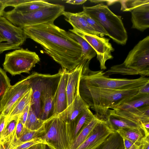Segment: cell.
I'll list each match as a JSON object with an SVG mask.
<instances>
[{"label":"cell","mask_w":149,"mask_h":149,"mask_svg":"<svg viewBox=\"0 0 149 149\" xmlns=\"http://www.w3.org/2000/svg\"><path fill=\"white\" fill-rule=\"evenodd\" d=\"M53 22L23 29L27 37L39 44L45 52L59 64L62 68L70 71L82 62L79 43L68 31L55 25Z\"/></svg>","instance_id":"obj_1"},{"label":"cell","mask_w":149,"mask_h":149,"mask_svg":"<svg viewBox=\"0 0 149 149\" xmlns=\"http://www.w3.org/2000/svg\"><path fill=\"white\" fill-rule=\"evenodd\" d=\"M139 88L115 90L95 87L79 83V92L82 99L95 111V117L100 121H107L109 109L129 101L137 93Z\"/></svg>","instance_id":"obj_2"},{"label":"cell","mask_w":149,"mask_h":149,"mask_svg":"<svg viewBox=\"0 0 149 149\" xmlns=\"http://www.w3.org/2000/svg\"><path fill=\"white\" fill-rule=\"evenodd\" d=\"M113 74L149 76V36L139 41L129 53L124 62L111 66L104 72Z\"/></svg>","instance_id":"obj_3"},{"label":"cell","mask_w":149,"mask_h":149,"mask_svg":"<svg viewBox=\"0 0 149 149\" xmlns=\"http://www.w3.org/2000/svg\"><path fill=\"white\" fill-rule=\"evenodd\" d=\"M83 11L98 22L114 42L122 45L126 44L128 36L121 16L114 13L102 3L84 6Z\"/></svg>","instance_id":"obj_4"},{"label":"cell","mask_w":149,"mask_h":149,"mask_svg":"<svg viewBox=\"0 0 149 149\" xmlns=\"http://www.w3.org/2000/svg\"><path fill=\"white\" fill-rule=\"evenodd\" d=\"M90 61L88 60L83 66L79 83L97 88L125 90L139 88L149 82V79L144 76L134 79L110 78L104 75L103 70H91Z\"/></svg>","instance_id":"obj_5"},{"label":"cell","mask_w":149,"mask_h":149,"mask_svg":"<svg viewBox=\"0 0 149 149\" xmlns=\"http://www.w3.org/2000/svg\"><path fill=\"white\" fill-rule=\"evenodd\" d=\"M65 7L59 4L49 5L33 11L20 13L11 10L4 12L3 16L15 26L22 28L53 22L62 15Z\"/></svg>","instance_id":"obj_6"},{"label":"cell","mask_w":149,"mask_h":149,"mask_svg":"<svg viewBox=\"0 0 149 149\" xmlns=\"http://www.w3.org/2000/svg\"><path fill=\"white\" fill-rule=\"evenodd\" d=\"M45 133L41 137L50 149H71L69 125L58 115L45 121Z\"/></svg>","instance_id":"obj_7"},{"label":"cell","mask_w":149,"mask_h":149,"mask_svg":"<svg viewBox=\"0 0 149 149\" xmlns=\"http://www.w3.org/2000/svg\"><path fill=\"white\" fill-rule=\"evenodd\" d=\"M40 61L35 52L22 48L6 54L3 66L5 70L13 75L29 73Z\"/></svg>","instance_id":"obj_8"},{"label":"cell","mask_w":149,"mask_h":149,"mask_svg":"<svg viewBox=\"0 0 149 149\" xmlns=\"http://www.w3.org/2000/svg\"><path fill=\"white\" fill-rule=\"evenodd\" d=\"M27 37L23 28L15 26L3 16H0V54L19 48Z\"/></svg>","instance_id":"obj_9"},{"label":"cell","mask_w":149,"mask_h":149,"mask_svg":"<svg viewBox=\"0 0 149 149\" xmlns=\"http://www.w3.org/2000/svg\"><path fill=\"white\" fill-rule=\"evenodd\" d=\"M69 31L81 37L88 43L96 52L101 70L106 69V62L108 60L113 58L111 52L114 50L109 42V39L87 33L74 28L69 29Z\"/></svg>","instance_id":"obj_10"},{"label":"cell","mask_w":149,"mask_h":149,"mask_svg":"<svg viewBox=\"0 0 149 149\" xmlns=\"http://www.w3.org/2000/svg\"><path fill=\"white\" fill-rule=\"evenodd\" d=\"M61 73L46 74L41 96V110L39 118L45 121L53 116L54 98Z\"/></svg>","instance_id":"obj_11"},{"label":"cell","mask_w":149,"mask_h":149,"mask_svg":"<svg viewBox=\"0 0 149 149\" xmlns=\"http://www.w3.org/2000/svg\"><path fill=\"white\" fill-rule=\"evenodd\" d=\"M31 88L26 77L13 85H10L2 100L1 113L6 118L15 103Z\"/></svg>","instance_id":"obj_12"},{"label":"cell","mask_w":149,"mask_h":149,"mask_svg":"<svg viewBox=\"0 0 149 149\" xmlns=\"http://www.w3.org/2000/svg\"><path fill=\"white\" fill-rule=\"evenodd\" d=\"M115 131L107 121H100L87 139L76 149H96Z\"/></svg>","instance_id":"obj_13"},{"label":"cell","mask_w":149,"mask_h":149,"mask_svg":"<svg viewBox=\"0 0 149 149\" xmlns=\"http://www.w3.org/2000/svg\"><path fill=\"white\" fill-rule=\"evenodd\" d=\"M45 76L46 74L34 72L26 77L33 91L30 105L33 111L38 118L41 112V96Z\"/></svg>","instance_id":"obj_14"},{"label":"cell","mask_w":149,"mask_h":149,"mask_svg":"<svg viewBox=\"0 0 149 149\" xmlns=\"http://www.w3.org/2000/svg\"><path fill=\"white\" fill-rule=\"evenodd\" d=\"M61 70V77L54 96L53 116L60 113L68 107L66 88L69 71L62 68Z\"/></svg>","instance_id":"obj_15"},{"label":"cell","mask_w":149,"mask_h":149,"mask_svg":"<svg viewBox=\"0 0 149 149\" xmlns=\"http://www.w3.org/2000/svg\"><path fill=\"white\" fill-rule=\"evenodd\" d=\"M89 108L78 93L65 109L58 115L67 122L70 128L78 116L83 112Z\"/></svg>","instance_id":"obj_16"},{"label":"cell","mask_w":149,"mask_h":149,"mask_svg":"<svg viewBox=\"0 0 149 149\" xmlns=\"http://www.w3.org/2000/svg\"><path fill=\"white\" fill-rule=\"evenodd\" d=\"M87 61L82 62L73 70L68 72L66 88L68 106L72 103L79 93L80 77L83 66Z\"/></svg>","instance_id":"obj_17"},{"label":"cell","mask_w":149,"mask_h":149,"mask_svg":"<svg viewBox=\"0 0 149 149\" xmlns=\"http://www.w3.org/2000/svg\"><path fill=\"white\" fill-rule=\"evenodd\" d=\"M113 109L117 114L131 120L144 128L143 124L149 123V105L126 110Z\"/></svg>","instance_id":"obj_18"},{"label":"cell","mask_w":149,"mask_h":149,"mask_svg":"<svg viewBox=\"0 0 149 149\" xmlns=\"http://www.w3.org/2000/svg\"><path fill=\"white\" fill-rule=\"evenodd\" d=\"M131 13L132 28L143 31L149 28V3L135 8Z\"/></svg>","instance_id":"obj_19"},{"label":"cell","mask_w":149,"mask_h":149,"mask_svg":"<svg viewBox=\"0 0 149 149\" xmlns=\"http://www.w3.org/2000/svg\"><path fill=\"white\" fill-rule=\"evenodd\" d=\"M65 19L73 27L85 33L96 35L100 37L103 36L96 32L87 23L85 19L78 13H72L64 11L62 13Z\"/></svg>","instance_id":"obj_20"},{"label":"cell","mask_w":149,"mask_h":149,"mask_svg":"<svg viewBox=\"0 0 149 149\" xmlns=\"http://www.w3.org/2000/svg\"><path fill=\"white\" fill-rule=\"evenodd\" d=\"M107 121L113 129L116 131L119 129L143 130L149 134L145 129L140 125L116 114L112 109H109Z\"/></svg>","instance_id":"obj_21"},{"label":"cell","mask_w":149,"mask_h":149,"mask_svg":"<svg viewBox=\"0 0 149 149\" xmlns=\"http://www.w3.org/2000/svg\"><path fill=\"white\" fill-rule=\"evenodd\" d=\"M94 117V115L89 109L85 110L78 116L73 124L70 127L72 144L83 126L90 122Z\"/></svg>","instance_id":"obj_22"},{"label":"cell","mask_w":149,"mask_h":149,"mask_svg":"<svg viewBox=\"0 0 149 149\" xmlns=\"http://www.w3.org/2000/svg\"><path fill=\"white\" fill-rule=\"evenodd\" d=\"M100 121L94 116L90 122L84 125L73 141L71 149H76L82 144L89 136Z\"/></svg>","instance_id":"obj_23"},{"label":"cell","mask_w":149,"mask_h":149,"mask_svg":"<svg viewBox=\"0 0 149 149\" xmlns=\"http://www.w3.org/2000/svg\"><path fill=\"white\" fill-rule=\"evenodd\" d=\"M121 136L124 137L134 143L141 144L144 138L149 135L143 130L120 129L116 131Z\"/></svg>","instance_id":"obj_24"},{"label":"cell","mask_w":149,"mask_h":149,"mask_svg":"<svg viewBox=\"0 0 149 149\" xmlns=\"http://www.w3.org/2000/svg\"><path fill=\"white\" fill-rule=\"evenodd\" d=\"M51 3L43 0H29L28 2L15 7L12 10L20 13H26L45 7Z\"/></svg>","instance_id":"obj_25"},{"label":"cell","mask_w":149,"mask_h":149,"mask_svg":"<svg viewBox=\"0 0 149 149\" xmlns=\"http://www.w3.org/2000/svg\"><path fill=\"white\" fill-rule=\"evenodd\" d=\"M33 91L31 88L15 103L9 115L6 118V122L8 119L20 115L26 107L30 103Z\"/></svg>","instance_id":"obj_26"},{"label":"cell","mask_w":149,"mask_h":149,"mask_svg":"<svg viewBox=\"0 0 149 149\" xmlns=\"http://www.w3.org/2000/svg\"><path fill=\"white\" fill-rule=\"evenodd\" d=\"M68 32L81 46L82 50L81 58L83 61H91L96 56V52L86 41L81 37L72 32Z\"/></svg>","instance_id":"obj_27"},{"label":"cell","mask_w":149,"mask_h":149,"mask_svg":"<svg viewBox=\"0 0 149 149\" xmlns=\"http://www.w3.org/2000/svg\"><path fill=\"white\" fill-rule=\"evenodd\" d=\"M96 149H124L123 139L115 131Z\"/></svg>","instance_id":"obj_28"},{"label":"cell","mask_w":149,"mask_h":149,"mask_svg":"<svg viewBox=\"0 0 149 149\" xmlns=\"http://www.w3.org/2000/svg\"><path fill=\"white\" fill-rule=\"evenodd\" d=\"M20 115L15 116L6 122L0 143L5 141L10 142L15 136L16 127Z\"/></svg>","instance_id":"obj_29"},{"label":"cell","mask_w":149,"mask_h":149,"mask_svg":"<svg viewBox=\"0 0 149 149\" xmlns=\"http://www.w3.org/2000/svg\"><path fill=\"white\" fill-rule=\"evenodd\" d=\"M149 105V94L136 99H131L111 108L112 109L126 110Z\"/></svg>","instance_id":"obj_30"},{"label":"cell","mask_w":149,"mask_h":149,"mask_svg":"<svg viewBox=\"0 0 149 149\" xmlns=\"http://www.w3.org/2000/svg\"><path fill=\"white\" fill-rule=\"evenodd\" d=\"M45 133L44 125L37 130L31 131L25 127L22 134L12 146L15 147L36 138L41 137L44 135Z\"/></svg>","instance_id":"obj_31"},{"label":"cell","mask_w":149,"mask_h":149,"mask_svg":"<svg viewBox=\"0 0 149 149\" xmlns=\"http://www.w3.org/2000/svg\"><path fill=\"white\" fill-rule=\"evenodd\" d=\"M44 122L37 116L30 105L25 127L30 130H37L44 125Z\"/></svg>","instance_id":"obj_32"},{"label":"cell","mask_w":149,"mask_h":149,"mask_svg":"<svg viewBox=\"0 0 149 149\" xmlns=\"http://www.w3.org/2000/svg\"><path fill=\"white\" fill-rule=\"evenodd\" d=\"M10 80L6 72L0 68V114L1 112V103L3 97L10 86Z\"/></svg>","instance_id":"obj_33"},{"label":"cell","mask_w":149,"mask_h":149,"mask_svg":"<svg viewBox=\"0 0 149 149\" xmlns=\"http://www.w3.org/2000/svg\"><path fill=\"white\" fill-rule=\"evenodd\" d=\"M121 4V10L124 12L132 11L135 8L149 3V0H118Z\"/></svg>","instance_id":"obj_34"},{"label":"cell","mask_w":149,"mask_h":149,"mask_svg":"<svg viewBox=\"0 0 149 149\" xmlns=\"http://www.w3.org/2000/svg\"><path fill=\"white\" fill-rule=\"evenodd\" d=\"M79 13L96 32L103 36H108L107 33L103 28L96 20L90 17L83 11L79 12Z\"/></svg>","instance_id":"obj_35"},{"label":"cell","mask_w":149,"mask_h":149,"mask_svg":"<svg viewBox=\"0 0 149 149\" xmlns=\"http://www.w3.org/2000/svg\"><path fill=\"white\" fill-rule=\"evenodd\" d=\"M39 143L46 144L45 142L41 137L25 142L15 147L13 146V149H27L34 145Z\"/></svg>","instance_id":"obj_36"},{"label":"cell","mask_w":149,"mask_h":149,"mask_svg":"<svg viewBox=\"0 0 149 149\" xmlns=\"http://www.w3.org/2000/svg\"><path fill=\"white\" fill-rule=\"evenodd\" d=\"M4 4L6 7L11 6L15 8L24 3L29 0H0Z\"/></svg>","instance_id":"obj_37"},{"label":"cell","mask_w":149,"mask_h":149,"mask_svg":"<svg viewBox=\"0 0 149 149\" xmlns=\"http://www.w3.org/2000/svg\"><path fill=\"white\" fill-rule=\"evenodd\" d=\"M25 128L24 125L19 119L16 125L15 131V136L17 140L20 138Z\"/></svg>","instance_id":"obj_38"},{"label":"cell","mask_w":149,"mask_h":149,"mask_svg":"<svg viewBox=\"0 0 149 149\" xmlns=\"http://www.w3.org/2000/svg\"><path fill=\"white\" fill-rule=\"evenodd\" d=\"M30 106V103L26 107L22 113L20 114L19 118V119L24 127L28 118Z\"/></svg>","instance_id":"obj_39"},{"label":"cell","mask_w":149,"mask_h":149,"mask_svg":"<svg viewBox=\"0 0 149 149\" xmlns=\"http://www.w3.org/2000/svg\"><path fill=\"white\" fill-rule=\"evenodd\" d=\"M137 94L142 96L149 94V82L140 87Z\"/></svg>","instance_id":"obj_40"},{"label":"cell","mask_w":149,"mask_h":149,"mask_svg":"<svg viewBox=\"0 0 149 149\" xmlns=\"http://www.w3.org/2000/svg\"><path fill=\"white\" fill-rule=\"evenodd\" d=\"M6 117L2 114H0V142L5 127Z\"/></svg>","instance_id":"obj_41"},{"label":"cell","mask_w":149,"mask_h":149,"mask_svg":"<svg viewBox=\"0 0 149 149\" xmlns=\"http://www.w3.org/2000/svg\"><path fill=\"white\" fill-rule=\"evenodd\" d=\"M149 135H146L142 141L141 146L140 149H149Z\"/></svg>","instance_id":"obj_42"},{"label":"cell","mask_w":149,"mask_h":149,"mask_svg":"<svg viewBox=\"0 0 149 149\" xmlns=\"http://www.w3.org/2000/svg\"><path fill=\"white\" fill-rule=\"evenodd\" d=\"M124 147V149H129L134 144L132 142L127 139L122 137Z\"/></svg>","instance_id":"obj_43"},{"label":"cell","mask_w":149,"mask_h":149,"mask_svg":"<svg viewBox=\"0 0 149 149\" xmlns=\"http://www.w3.org/2000/svg\"><path fill=\"white\" fill-rule=\"evenodd\" d=\"M87 0H70L66 1L67 3L73 5H80L85 3Z\"/></svg>","instance_id":"obj_44"},{"label":"cell","mask_w":149,"mask_h":149,"mask_svg":"<svg viewBox=\"0 0 149 149\" xmlns=\"http://www.w3.org/2000/svg\"><path fill=\"white\" fill-rule=\"evenodd\" d=\"M46 144L42 143L34 145L27 149H44Z\"/></svg>","instance_id":"obj_45"},{"label":"cell","mask_w":149,"mask_h":149,"mask_svg":"<svg viewBox=\"0 0 149 149\" xmlns=\"http://www.w3.org/2000/svg\"><path fill=\"white\" fill-rule=\"evenodd\" d=\"M2 144L5 149H13V146L9 141L4 142Z\"/></svg>","instance_id":"obj_46"},{"label":"cell","mask_w":149,"mask_h":149,"mask_svg":"<svg viewBox=\"0 0 149 149\" xmlns=\"http://www.w3.org/2000/svg\"><path fill=\"white\" fill-rule=\"evenodd\" d=\"M6 7L4 3L0 0V16L3 15L4 10Z\"/></svg>","instance_id":"obj_47"},{"label":"cell","mask_w":149,"mask_h":149,"mask_svg":"<svg viewBox=\"0 0 149 149\" xmlns=\"http://www.w3.org/2000/svg\"><path fill=\"white\" fill-rule=\"evenodd\" d=\"M141 146V144H138L134 143L132 146L129 149H140Z\"/></svg>","instance_id":"obj_48"},{"label":"cell","mask_w":149,"mask_h":149,"mask_svg":"<svg viewBox=\"0 0 149 149\" xmlns=\"http://www.w3.org/2000/svg\"><path fill=\"white\" fill-rule=\"evenodd\" d=\"M90 1L92 3H101L104 1H106V0H90Z\"/></svg>","instance_id":"obj_49"},{"label":"cell","mask_w":149,"mask_h":149,"mask_svg":"<svg viewBox=\"0 0 149 149\" xmlns=\"http://www.w3.org/2000/svg\"><path fill=\"white\" fill-rule=\"evenodd\" d=\"M118 0H116V1H106V2H107V3L108 5H111L113 3H114L115 2H118Z\"/></svg>","instance_id":"obj_50"},{"label":"cell","mask_w":149,"mask_h":149,"mask_svg":"<svg viewBox=\"0 0 149 149\" xmlns=\"http://www.w3.org/2000/svg\"><path fill=\"white\" fill-rule=\"evenodd\" d=\"M44 149H50V148L46 145Z\"/></svg>","instance_id":"obj_51"},{"label":"cell","mask_w":149,"mask_h":149,"mask_svg":"<svg viewBox=\"0 0 149 149\" xmlns=\"http://www.w3.org/2000/svg\"><path fill=\"white\" fill-rule=\"evenodd\" d=\"M0 144H1V149H5V148H4L3 147V145L2 144H1V143H0Z\"/></svg>","instance_id":"obj_52"},{"label":"cell","mask_w":149,"mask_h":149,"mask_svg":"<svg viewBox=\"0 0 149 149\" xmlns=\"http://www.w3.org/2000/svg\"><path fill=\"white\" fill-rule=\"evenodd\" d=\"M0 149H1V146L0 143Z\"/></svg>","instance_id":"obj_53"}]
</instances>
